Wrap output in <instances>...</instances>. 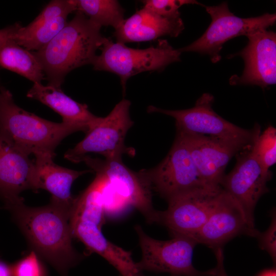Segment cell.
Masks as SVG:
<instances>
[{
	"mask_svg": "<svg viewBox=\"0 0 276 276\" xmlns=\"http://www.w3.org/2000/svg\"><path fill=\"white\" fill-rule=\"evenodd\" d=\"M26 237L32 250L50 263L61 276L77 265L84 256L72 244L70 214L51 203L40 207L24 201L5 208Z\"/></svg>",
	"mask_w": 276,
	"mask_h": 276,
	"instance_id": "6da1fadb",
	"label": "cell"
},
{
	"mask_svg": "<svg viewBox=\"0 0 276 276\" xmlns=\"http://www.w3.org/2000/svg\"><path fill=\"white\" fill-rule=\"evenodd\" d=\"M102 27L80 11L47 44L32 51L43 69L48 85L61 87L66 75L73 70L91 64L107 38Z\"/></svg>",
	"mask_w": 276,
	"mask_h": 276,
	"instance_id": "7a4b0ae2",
	"label": "cell"
},
{
	"mask_svg": "<svg viewBox=\"0 0 276 276\" xmlns=\"http://www.w3.org/2000/svg\"><path fill=\"white\" fill-rule=\"evenodd\" d=\"M78 131L70 125L41 118L18 106L12 94L0 87V135L35 159L52 158L60 142Z\"/></svg>",
	"mask_w": 276,
	"mask_h": 276,
	"instance_id": "3957f363",
	"label": "cell"
},
{
	"mask_svg": "<svg viewBox=\"0 0 276 276\" xmlns=\"http://www.w3.org/2000/svg\"><path fill=\"white\" fill-rule=\"evenodd\" d=\"M100 49L101 53L92 63L94 69L119 76L123 93L129 78L142 72L162 71L169 64L180 61L181 53L164 39L158 40L155 47L137 49L107 38Z\"/></svg>",
	"mask_w": 276,
	"mask_h": 276,
	"instance_id": "277c9868",
	"label": "cell"
},
{
	"mask_svg": "<svg viewBox=\"0 0 276 276\" xmlns=\"http://www.w3.org/2000/svg\"><path fill=\"white\" fill-rule=\"evenodd\" d=\"M142 251L135 262L139 272H168L178 276H215V268L200 271L193 266V250L198 243L193 238L173 236L169 240H159L148 235L139 225L134 226Z\"/></svg>",
	"mask_w": 276,
	"mask_h": 276,
	"instance_id": "5b68a950",
	"label": "cell"
},
{
	"mask_svg": "<svg viewBox=\"0 0 276 276\" xmlns=\"http://www.w3.org/2000/svg\"><path fill=\"white\" fill-rule=\"evenodd\" d=\"M214 101L213 95L204 93L191 108L167 110L150 105L147 111L174 118L176 132L254 144L261 133L260 126L256 124L254 128L246 129L229 122L214 111Z\"/></svg>",
	"mask_w": 276,
	"mask_h": 276,
	"instance_id": "8992f818",
	"label": "cell"
},
{
	"mask_svg": "<svg viewBox=\"0 0 276 276\" xmlns=\"http://www.w3.org/2000/svg\"><path fill=\"white\" fill-rule=\"evenodd\" d=\"M130 105L127 99L117 104L106 117H101L81 141L66 151L64 158L78 163L91 152L101 154L106 159H122V154L131 153L132 150L124 144L126 133L134 124L130 116Z\"/></svg>",
	"mask_w": 276,
	"mask_h": 276,
	"instance_id": "52a82bcc",
	"label": "cell"
},
{
	"mask_svg": "<svg viewBox=\"0 0 276 276\" xmlns=\"http://www.w3.org/2000/svg\"><path fill=\"white\" fill-rule=\"evenodd\" d=\"M204 7L211 17V24L200 38L178 50L181 53L194 52L208 55L213 63L221 59L220 52L227 41L239 36H246L260 29H266L276 20L275 13H266L256 17H239L229 11L226 2Z\"/></svg>",
	"mask_w": 276,
	"mask_h": 276,
	"instance_id": "ba28073f",
	"label": "cell"
},
{
	"mask_svg": "<svg viewBox=\"0 0 276 276\" xmlns=\"http://www.w3.org/2000/svg\"><path fill=\"white\" fill-rule=\"evenodd\" d=\"M139 173L151 191L167 201L194 189L209 186L201 179L186 145L177 136L168 154L157 166Z\"/></svg>",
	"mask_w": 276,
	"mask_h": 276,
	"instance_id": "9c48e42d",
	"label": "cell"
},
{
	"mask_svg": "<svg viewBox=\"0 0 276 276\" xmlns=\"http://www.w3.org/2000/svg\"><path fill=\"white\" fill-rule=\"evenodd\" d=\"M222 191L221 186H203L171 198L167 210L160 211L158 224L172 236L190 237L205 222Z\"/></svg>",
	"mask_w": 276,
	"mask_h": 276,
	"instance_id": "30bf717a",
	"label": "cell"
},
{
	"mask_svg": "<svg viewBox=\"0 0 276 276\" xmlns=\"http://www.w3.org/2000/svg\"><path fill=\"white\" fill-rule=\"evenodd\" d=\"M254 144L235 156L236 163L234 168L224 175L220 183L241 207L252 228H256V205L261 196L269 191L267 183L272 175L271 172L265 173L261 167L254 151Z\"/></svg>",
	"mask_w": 276,
	"mask_h": 276,
	"instance_id": "8fae6325",
	"label": "cell"
},
{
	"mask_svg": "<svg viewBox=\"0 0 276 276\" xmlns=\"http://www.w3.org/2000/svg\"><path fill=\"white\" fill-rule=\"evenodd\" d=\"M187 147L200 177L208 186H220L226 167L239 151L251 146L243 142L176 132Z\"/></svg>",
	"mask_w": 276,
	"mask_h": 276,
	"instance_id": "7c38bea8",
	"label": "cell"
},
{
	"mask_svg": "<svg viewBox=\"0 0 276 276\" xmlns=\"http://www.w3.org/2000/svg\"><path fill=\"white\" fill-rule=\"evenodd\" d=\"M82 162L91 170L102 173L116 192L136 209L148 223H159L160 211L153 208L152 191L139 172L129 169L122 159L101 160L86 155Z\"/></svg>",
	"mask_w": 276,
	"mask_h": 276,
	"instance_id": "4fadbf2b",
	"label": "cell"
},
{
	"mask_svg": "<svg viewBox=\"0 0 276 276\" xmlns=\"http://www.w3.org/2000/svg\"><path fill=\"white\" fill-rule=\"evenodd\" d=\"M259 233L250 226L241 207L223 189L205 222L190 237L198 244H203L215 250L237 236L257 237Z\"/></svg>",
	"mask_w": 276,
	"mask_h": 276,
	"instance_id": "5bb4252c",
	"label": "cell"
},
{
	"mask_svg": "<svg viewBox=\"0 0 276 276\" xmlns=\"http://www.w3.org/2000/svg\"><path fill=\"white\" fill-rule=\"evenodd\" d=\"M248 42L240 56L245 67L241 76H232L231 85H256L262 88L276 83V34L260 29L248 34Z\"/></svg>",
	"mask_w": 276,
	"mask_h": 276,
	"instance_id": "9a60e30c",
	"label": "cell"
},
{
	"mask_svg": "<svg viewBox=\"0 0 276 276\" xmlns=\"http://www.w3.org/2000/svg\"><path fill=\"white\" fill-rule=\"evenodd\" d=\"M0 135V199L4 208L24 201L23 191H37L34 160Z\"/></svg>",
	"mask_w": 276,
	"mask_h": 276,
	"instance_id": "2e32d148",
	"label": "cell"
},
{
	"mask_svg": "<svg viewBox=\"0 0 276 276\" xmlns=\"http://www.w3.org/2000/svg\"><path fill=\"white\" fill-rule=\"evenodd\" d=\"M75 11L73 0L51 1L31 23L20 27L13 41L28 51H38L64 28L68 15Z\"/></svg>",
	"mask_w": 276,
	"mask_h": 276,
	"instance_id": "e0dca14e",
	"label": "cell"
},
{
	"mask_svg": "<svg viewBox=\"0 0 276 276\" xmlns=\"http://www.w3.org/2000/svg\"><path fill=\"white\" fill-rule=\"evenodd\" d=\"M184 29L180 16L164 17L143 7L124 19L114 29V35L116 42L125 44L152 40L163 36L177 37Z\"/></svg>",
	"mask_w": 276,
	"mask_h": 276,
	"instance_id": "ac0fdd59",
	"label": "cell"
},
{
	"mask_svg": "<svg viewBox=\"0 0 276 276\" xmlns=\"http://www.w3.org/2000/svg\"><path fill=\"white\" fill-rule=\"evenodd\" d=\"M27 97L36 100L58 113L62 122L86 133L100 121L101 117L93 114L85 104L78 103L66 95L61 87L33 83Z\"/></svg>",
	"mask_w": 276,
	"mask_h": 276,
	"instance_id": "d6986e66",
	"label": "cell"
},
{
	"mask_svg": "<svg viewBox=\"0 0 276 276\" xmlns=\"http://www.w3.org/2000/svg\"><path fill=\"white\" fill-rule=\"evenodd\" d=\"M36 190L44 189L51 195L50 202L71 214L76 197L72 186L79 176L93 170L76 171L55 164L52 158L35 159Z\"/></svg>",
	"mask_w": 276,
	"mask_h": 276,
	"instance_id": "ffe728a7",
	"label": "cell"
},
{
	"mask_svg": "<svg viewBox=\"0 0 276 276\" xmlns=\"http://www.w3.org/2000/svg\"><path fill=\"white\" fill-rule=\"evenodd\" d=\"M102 227L88 220H78L71 227L73 238L81 241L91 252L104 258L120 276H134L140 272L129 251L114 244L103 235Z\"/></svg>",
	"mask_w": 276,
	"mask_h": 276,
	"instance_id": "44dd1931",
	"label": "cell"
},
{
	"mask_svg": "<svg viewBox=\"0 0 276 276\" xmlns=\"http://www.w3.org/2000/svg\"><path fill=\"white\" fill-rule=\"evenodd\" d=\"M0 67L32 81L41 83L45 79L42 66L32 51L10 41L0 47Z\"/></svg>",
	"mask_w": 276,
	"mask_h": 276,
	"instance_id": "7402d4cb",
	"label": "cell"
},
{
	"mask_svg": "<svg viewBox=\"0 0 276 276\" xmlns=\"http://www.w3.org/2000/svg\"><path fill=\"white\" fill-rule=\"evenodd\" d=\"M76 11L102 26L116 29L124 20V10L116 0H73Z\"/></svg>",
	"mask_w": 276,
	"mask_h": 276,
	"instance_id": "603a6c76",
	"label": "cell"
},
{
	"mask_svg": "<svg viewBox=\"0 0 276 276\" xmlns=\"http://www.w3.org/2000/svg\"><path fill=\"white\" fill-rule=\"evenodd\" d=\"M255 154L263 171L271 172L270 168L276 163V129L271 125L261 132L254 145Z\"/></svg>",
	"mask_w": 276,
	"mask_h": 276,
	"instance_id": "cb8c5ba5",
	"label": "cell"
},
{
	"mask_svg": "<svg viewBox=\"0 0 276 276\" xmlns=\"http://www.w3.org/2000/svg\"><path fill=\"white\" fill-rule=\"evenodd\" d=\"M106 178L102 189V201L105 214L115 216L122 214L130 205L116 192Z\"/></svg>",
	"mask_w": 276,
	"mask_h": 276,
	"instance_id": "d4e9b609",
	"label": "cell"
},
{
	"mask_svg": "<svg viewBox=\"0 0 276 276\" xmlns=\"http://www.w3.org/2000/svg\"><path fill=\"white\" fill-rule=\"evenodd\" d=\"M142 2L144 8L164 17L180 16V13L178 10L183 5H201L198 2L193 0H146Z\"/></svg>",
	"mask_w": 276,
	"mask_h": 276,
	"instance_id": "484cf974",
	"label": "cell"
},
{
	"mask_svg": "<svg viewBox=\"0 0 276 276\" xmlns=\"http://www.w3.org/2000/svg\"><path fill=\"white\" fill-rule=\"evenodd\" d=\"M39 257L33 250L11 266L12 276H47Z\"/></svg>",
	"mask_w": 276,
	"mask_h": 276,
	"instance_id": "4316f807",
	"label": "cell"
},
{
	"mask_svg": "<svg viewBox=\"0 0 276 276\" xmlns=\"http://www.w3.org/2000/svg\"><path fill=\"white\" fill-rule=\"evenodd\" d=\"M271 221L268 228L263 233H259L257 238L260 248L267 251L273 262L276 259V215L273 210L270 215Z\"/></svg>",
	"mask_w": 276,
	"mask_h": 276,
	"instance_id": "83f0119b",
	"label": "cell"
},
{
	"mask_svg": "<svg viewBox=\"0 0 276 276\" xmlns=\"http://www.w3.org/2000/svg\"><path fill=\"white\" fill-rule=\"evenodd\" d=\"M20 26V24L15 23L0 30V47L10 41H13L14 36Z\"/></svg>",
	"mask_w": 276,
	"mask_h": 276,
	"instance_id": "f1b7e54d",
	"label": "cell"
},
{
	"mask_svg": "<svg viewBox=\"0 0 276 276\" xmlns=\"http://www.w3.org/2000/svg\"><path fill=\"white\" fill-rule=\"evenodd\" d=\"M217 260L216 273L215 276H228L224 266V255L222 248H218L214 250Z\"/></svg>",
	"mask_w": 276,
	"mask_h": 276,
	"instance_id": "f546056e",
	"label": "cell"
},
{
	"mask_svg": "<svg viewBox=\"0 0 276 276\" xmlns=\"http://www.w3.org/2000/svg\"><path fill=\"white\" fill-rule=\"evenodd\" d=\"M0 276H12L11 266L0 260Z\"/></svg>",
	"mask_w": 276,
	"mask_h": 276,
	"instance_id": "4dcf8cb0",
	"label": "cell"
},
{
	"mask_svg": "<svg viewBox=\"0 0 276 276\" xmlns=\"http://www.w3.org/2000/svg\"><path fill=\"white\" fill-rule=\"evenodd\" d=\"M258 276H276V270L275 268L266 269L263 271Z\"/></svg>",
	"mask_w": 276,
	"mask_h": 276,
	"instance_id": "1f68e13d",
	"label": "cell"
},
{
	"mask_svg": "<svg viewBox=\"0 0 276 276\" xmlns=\"http://www.w3.org/2000/svg\"><path fill=\"white\" fill-rule=\"evenodd\" d=\"M134 276H145V275H143L141 273V272H138V273H136ZM171 276H178V275H171Z\"/></svg>",
	"mask_w": 276,
	"mask_h": 276,
	"instance_id": "d6a6232c",
	"label": "cell"
},
{
	"mask_svg": "<svg viewBox=\"0 0 276 276\" xmlns=\"http://www.w3.org/2000/svg\"><path fill=\"white\" fill-rule=\"evenodd\" d=\"M0 87H1V85H0Z\"/></svg>",
	"mask_w": 276,
	"mask_h": 276,
	"instance_id": "836d02e7",
	"label": "cell"
}]
</instances>
